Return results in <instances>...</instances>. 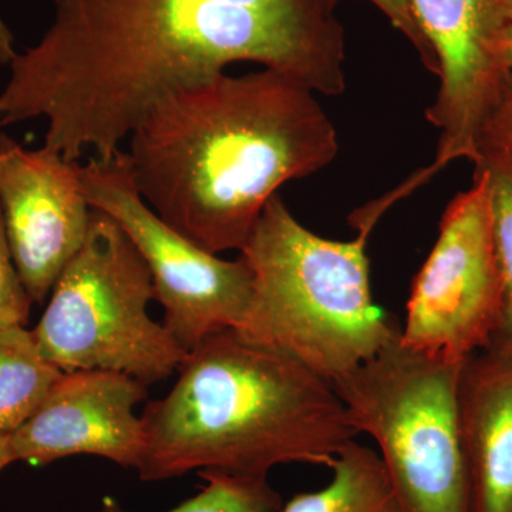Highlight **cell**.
Returning a JSON list of instances; mask_svg holds the SVG:
<instances>
[{"instance_id": "20", "label": "cell", "mask_w": 512, "mask_h": 512, "mask_svg": "<svg viewBox=\"0 0 512 512\" xmlns=\"http://www.w3.org/2000/svg\"><path fill=\"white\" fill-rule=\"evenodd\" d=\"M16 53L15 36L0 16V66H8Z\"/></svg>"}, {"instance_id": "19", "label": "cell", "mask_w": 512, "mask_h": 512, "mask_svg": "<svg viewBox=\"0 0 512 512\" xmlns=\"http://www.w3.org/2000/svg\"><path fill=\"white\" fill-rule=\"evenodd\" d=\"M484 146L497 148L512 160V76L505 84L501 99L485 124L480 153Z\"/></svg>"}, {"instance_id": "1", "label": "cell", "mask_w": 512, "mask_h": 512, "mask_svg": "<svg viewBox=\"0 0 512 512\" xmlns=\"http://www.w3.org/2000/svg\"><path fill=\"white\" fill-rule=\"evenodd\" d=\"M45 35L8 64L0 128L45 119L43 146L109 158L156 104L261 64L312 92L346 89L345 30L325 0H53Z\"/></svg>"}, {"instance_id": "11", "label": "cell", "mask_w": 512, "mask_h": 512, "mask_svg": "<svg viewBox=\"0 0 512 512\" xmlns=\"http://www.w3.org/2000/svg\"><path fill=\"white\" fill-rule=\"evenodd\" d=\"M147 389L113 370L63 373L36 412L10 434L13 463L47 466L62 458L96 456L137 470L144 433L134 409Z\"/></svg>"}, {"instance_id": "6", "label": "cell", "mask_w": 512, "mask_h": 512, "mask_svg": "<svg viewBox=\"0 0 512 512\" xmlns=\"http://www.w3.org/2000/svg\"><path fill=\"white\" fill-rule=\"evenodd\" d=\"M153 299L146 262L119 225L93 208L86 241L57 279L32 335L63 373L113 370L150 386L177 372L188 355L148 315Z\"/></svg>"}, {"instance_id": "2", "label": "cell", "mask_w": 512, "mask_h": 512, "mask_svg": "<svg viewBox=\"0 0 512 512\" xmlns=\"http://www.w3.org/2000/svg\"><path fill=\"white\" fill-rule=\"evenodd\" d=\"M127 153L144 201L218 255L241 252L279 188L328 167L339 141L315 92L264 69L165 97L131 133Z\"/></svg>"}, {"instance_id": "17", "label": "cell", "mask_w": 512, "mask_h": 512, "mask_svg": "<svg viewBox=\"0 0 512 512\" xmlns=\"http://www.w3.org/2000/svg\"><path fill=\"white\" fill-rule=\"evenodd\" d=\"M32 305L13 262L0 210V328L25 326Z\"/></svg>"}, {"instance_id": "18", "label": "cell", "mask_w": 512, "mask_h": 512, "mask_svg": "<svg viewBox=\"0 0 512 512\" xmlns=\"http://www.w3.org/2000/svg\"><path fill=\"white\" fill-rule=\"evenodd\" d=\"M329 6L336 9L340 0H325ZM376 8L382 10L384 16L390 20V23L402 32L404 37L412 43L416 52L419 53L421 63L434 76L439 77L440 67L437 63L433 50L430 49L426 37L423 36L416 18H414L412 0H370Z\"/></svg>"}, {"instance_id": "15", "label": "cell", "mask_w": 512, "mask_h": 512, "mask_svg": "<svg viewBox=\"0 0 512 512\" xmlns=\"http://www.w3.org/2000/svg\"><path fill=\"white\" fill-rule=\"evenodd\" d=\"M490 178L495 245L500 262V318L487 348L512 360V160L503 151L481 147L480 161Z\"/></svg>"}, {"instance_id": "3", "label": "cell", "mask_w": 512, "mask_h": 512, "mask_svg": "<svg viewBox=\"0 0 512 512\" xmlns=\"http://www.w3.org/2000/svg\"><path fill=\"white\" fill-rule=\"evenodd\" d=\"M163 399L147 404L140 480L191 471L266 477L281 464L332 466L356 439L328 380L281 350L229 328L188 352Z\"/></svg>"}, {"instance_id": "13", "label": "cell", "mask_w": 512, "mask_h": 512, "mask_svg": "<svg viewBox=\"0 0 512 512\" xmlns=\"http://www.w3.org/2000/svg\"><path fill=\"white\" fill-rule=\"evenodd\" d=\"M332 480L311 493L293 495L279 512H400L379 454L350 441L333 460Z\"/></svg>"}, {"instance_id": "21", "label": "cell", "mask_w": 512, "mask_h": 512, "mask_svg": "<svg viewBox=\"0 0 512 512\" xmlns=\"http://www.w3.org/2000/svg\"><path fill=\"white\" fill-rule=\"evenodd\" d=\"M503 55L505 66H507L508 72H510L512 76V20L510 25L507 26V30H505Z\"/></svg>"}, {"instance_id": "12", "label": "cell", "mask_w": 512, "mask_h": 512, "mask_svg": "<svg viewBox=\"0 0 512 512\" xmlns=\"http://www.w3.org/2000/svg\"><path fill=\"white\" fill-rule=\"evenodd\" d=\"M458 416L470 512H512V360L490 349L463 362Z\"/></svg>"}, {"instance_id": "10", "label": "cell", "mask_w": 512, "mask_h": 512, "mask_svg": "<svg viewBox=\"0 0 512 512\" xmlns=\"http://www.w3.org/2000/svg\"><path fill=\"white\" fill-rule=\"evenodd\" d=\"M0 210L22 284L42 305L89 234L93 208L79 161L45 146L29 150L0 131Z\"/></svg>"}, {"instance_id": "16", "label": "cell", "mask_w": 512, "mask_h": 512, "mask_svg": "<svg viewBox=\"0 0 512 512\" xmlns=\"http://www.w3.org/2000/svg\"><path fill=\"white\" fill-rule=\"evenodd\" d=\"M205 480L200 493L165 512H279L282 500L266 477H242L221 471L198 473ZM100 512H136L114 498H104Z\"/></svg>"}, {"instance_id": "7", "label": "cell", "mask_w": 512, "mask_h": 512, "mask_svg": "<svg viewBox=\"0 0 512 512\" xmlns=\"http://www.w3.org/2000/svg\"><path fill=\"white\" fill-rule=\"evenodd\" d=\"M80 185L90 207L109 215L146 262L164 326L187 352L242 325L252 293L248 262L242 255L225 261L168 225L141 197L127 151L80 164Z\"/></svg>"}, {"instance_id": "8", "label": "cell", "mask_w": 512, "mask_h": 512, "mask_svg": "<svg viewBox=\"0 0 512 512\" xmlns=\"http://www.w3.org/2000/svg\"><path fill=\"white\" fill-rule=\"evenodd\" d=\"M501 293L490 178L474 167L473 184L447 205L414 278L400 340L421 355L464 362L493 338Z\"/></svg>"}, {"instance_id": "22", "label": "cell", "mask_w": 512, "mask_h": 512, "mask_svg": "<svg viewBox=\"0 0 512 512\" xmlns=\"http://www.w3.org/2000/svg\"><path fill=\"white\" fill-rule=\"evenodd\" d=\"M10 464H13V461L9 451V436L0 434V473Z\"/></svg>"}, {"instance_id": "4", "label": "cell", "mask_w": 512, "mask_h": 512, "mask_svg": "<svg viewBox=\"0 0 512 512\" xmlns=\"http://www.w3.org/2000/svg\"><path fill=\"white\" fill-rule=\"evenodd\" d=\"M353 224L357 235L349 241L320 237L275 195L241 251L252 271V293L239 332L330 384L400 333L370 288L367 239L377 222L353 218Z\"/></svg>"}, {"instance_id": "9", "label": "cell", "mask_w": 512, "mask_h": 512, "mask_svg": "<svg viewBox=\"0 0 512 512\" xmlns=\"http://www.w3.org/2000/svg\"><path fill=\"white\" fill-rule=\"evenodd\" d=\"M412 8L440 67L439 92L426 111L440 140L433 163L406 181L410 191L454 161H480L485 124L511 76L503 42L512 0H412Z\"/></svg>"}, {"instance_id": "5", "label": "cell", "mask_w": 512, "mask_h": 512, "mask_svg": "<svg viewBox=\"0 0 512 512\" xmlns=\"http://www.w3.org/2000/svg\"><path fill=\"white\" fill-rule=\"evenodd\" d=\"M461 366L414 352L399 333L332 384L357 433L375 440L400 512H470Z\"/></svg>"}, {"instance_id": "14", "label": "cell", "mask_w": 512, "mask_h": 512, "mask_svg": "<svg viewBox=\"0 0 512 512\" xmlns=\"http://www.w3.org/2000/svg\"><path fill=\"white\" fill-rule=\"evenodd\" d=\"M62 375L37 348L32 330L0 328V434L15 433Z\"/></svg>"}]
</instances>
